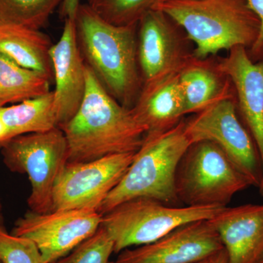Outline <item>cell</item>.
Here are the masks:
<instances>
[{
  "instance_id": "8",
  "label": "cell",
  "mask_w": 263,
  "mask_h": 263,
  "mask_svg": "<svg viewBox=\"0 0 263 263\" xmlns=\"http://www.w3.org/2000/svg\"><path fill=\"white\" fill-rule=\"evenodd\" d=\"M185 133L191 144L214 143L252 186L259 188L263 177L262 160L254 138L240 120L235 98L221 100L185 120Z\"/></svg>"
},
{
  "instance_id": "21",
  "label": "cell",
  "mask_w": 263,
  "mask_h": 263,
  "mask_svg": "<svg viewBox=\"0 0 263 263\" xmlns=\"http://www.w3.org/2000/svg\"><path fill=\"white\" fill-rule=\"evenodd\" d=\"M63 0H0V26L41 30Z\"/></svg>"
},
{
  "instance_id": "26",
  "label": "cell",
  "mask_w": 263,
  "mask_h": 263,
  "mask_svg": "<svg viewBox=\"0 0 263 263\" xmlns=\"http://www.w3.org/2000/svg\"><path fill=\"white\" fill-rule=\"evenodd\" d=\"M62 13L65 18L75 20L77 10L80 6V0H63L62 1Z\"/></svg>"
},
{
  "instance_id": "32",
  "label": "cell",
  "mask_w": 263,
  "mask_h": 263,
  "mask_svg": "<svg viewBox=\"0 0 263 263\" xmlns=\"http://www.w3.org/2000/svg\"><path fill=\"white\" fill-rule=\"evenodd\" d=\"M0 263H2L1 262H0Z\"/></svg>"
},
{
  "instance_id": "5",
  "label": "cell",
  "mask_w": 263,
  "mask_h": 263,
  "mask_svg": "<svg viewBox=\"0 0 263 263\" xmlns=\"http://www.w3.org/2000/svg\"><path fill=\"white\" fill-rule=\"evenodd\" d=\"M224 207L171 205L147 197L123 202L103 214L101 226L111 238L114 253L148 245L193 221L207 220Z\"/></svg>"
},
{
  "instance_id": "9",
  "label": "cell",
  "mask_w": 263,
  "mask_h": 263,
  "mask_svg": "<svg viewBox=\"0 0 263 263\" xmlns=\"http://www.w3.org/2000/svg\"><path fill=\"white\" fill-rule=\"evenodd\" d=\"M136 153L117 154L81 163H67L53 192V211L100 209L120 182Z\"/></svg>"
},
{
  "instance_id": "23",
  "label": "cell",
  "mask_w": 263,
  "mask_h": 263,
  "mask_svg": "<svg viewBox=\"0 0 263 263\" xmlns=\"http://www.w3.org/2000/svg\"><path fill=\"white\" fill-rule=\"evenodd\" d=\"M114 253L113 240L101 226L94 235L70 253L51 263H110Z\"/></svg>"
},
{
  "instance_id": "24",
  "label": "cell",
  "mask_w": 263,
  "mask_h": 263,
  "mask_svg": "<svg viewBox=\"0 0 263 263\" xmlns=\"http://www.w3.org/2000/svg\"><path fill=\"white\" fill-rule=\"evenodd\" d=\"M0 262L45 263L34 242L9 233L6 228H0Z\"/></svg>"
},
{
  "instance_id": "27",
  "label": "cell",
  "mask_w": 263,
  "mask_h": 263,
  "mask_svg": "<svg viewBox=\"0 0 263 263\" xmlns=\"http://www.w3.org/2000/svg\"><path fill=\"white\" fill-rule=\"evenodd\" d=\"M7 136H8V129H7L4 121L0 117V148L4 143H6Z\"/></svg>"
},
{
  "instance_id": "20",
  "label": "cell",
  "mask_w": 263,
  "mask_h": 263,
  "mask_svg": "<svg viewBox=\"0 0 263 263\" xmlns=\"http://www.w3.org/2000/svg\"><path fill=\"white\" fill-rule=\"evenodd\" d=\"M51 79L0 53V107L47 94Z\"/></svg>"
},
{
  "instance_id": "31",
  "label": "cell",
  "mask_w": 263,
  "mask_h": 263,
  "mask_svg": "<svg viewBox=\"0 0 263 263\" xmlns=\"http://www.w3.org/2000/svg\"><path fill=\"white\" fill-rule=\"evenodd\" d=\"M258 263H263V254L261 256L260 259H259Z\"/></svg>"
},
{
  "instance_id": "10",
  "label": "cell",
  "mask_w": 263,
  "mask_h": 263,
  "mask_svg": "<svg viewBox=\"0 0 263 263\" xmlns=\"http://www.w3.org/2000/svg\"><path fill=\"white\" fill-rule=\"evenodd\" d=\"M103 214L94 209H69L38 214L29 211L15 221L13 235L32 240L45 263L55 262L95 234Z\"/></svg>"
},
{
  "instance_id": "13",
  "label": "cell",
  "mask_w": 263,
  "mask_h": 263,
  "mask_svg": "<svg viewBox=\"0 0 263 263\" xmlns=\"http://www.w3.org/2000/svg\"><path fill=\"white\" fill-rule=\"evenodd\" d=\"M218 65L233 83L238 115L255 141L263 169V60L253 62L247 48L236 46ZM259 189L263 195V177Z\"/></svg>"
},
{
  "instance_id": "3",
  "label": "cell",
  "mask_w": 263,
  "mask_h": 263,
  "mask_svg": "<svg viewBox=\"0 0 263 263\" xmlns=\"http://www.w3.org/2000/svg\"><path fill=\"white\" fill-rule=\"evenodd\" d=\"M155 9L183 29L198 59L236 46L250 49L260 32V21L246 0H164Z\"/></svg>"
},
{
  "instance_id": "29",
  "label": "cell",
  "mask_w": 263,
  "mask_h": 263,
  "mask_svg": "<svg viewBox=\"0 0 263 263\" xmlns=\"http://www.w3.org/2000/svg\"><path fill=\"white\" fill-rule=\"evenodd\" d=\"M0 228H6L5 226L4 215H3V203L0 196Z\"/></svg>"
},
{
  "instance_id": "1",
  "label": "cell",
  "mask_w": 263,
  "mask_h": 263,
  "mask_svg": "<svg viewBox=\"0 0 263 263\" xmlns=\"http://www.w3.org/2000/svg\"><path fill=\"white\" fill-rule=\"evenodd\" d=\"M86 91L73 117L60 127L67 143V163H81L117 154L136 153L146 129L133 110L105 91L86 67Z\"/></svg>"
},
{
  "instance_id": "28",
  "label": "cell",
  "mask_w": 263,
  "mask_h": 263,
  "mask_svg": "<svg viewBox=\"0 0 263 263\" xmlns=\"http://www.w3.org/2000/svg\"><path fill=\"white\" fill-rule=\"evenodd\" d=\"M214 263H228V256L224 249L216 254Z\"/></svg>"
},
{
  "instance_id": "25",
  "label": "cell",
  "mask_w": 263,
  "mask_h": 263,
  "mask_svg": "<svg viewBox=\"0 0 263 263\" xmlns=\"http://www.w3.org/2000/svg\"><path fill=\"white\" fill-rule=\"evenodd\" d=\"M249 8L260 21V32L258 39L250 49L247 50L249 57L253 62L263 60V0H246Z\"/></svg>"
},
{
  "instance_id": "14",
  "label": "cell",
  "mask_w": 263,
  "mask_h": 263,
  "mask_svg": "<svg viewBox=\"0 0 263 263\" xmlns=\"http://www.w3.org/2000/svg\"><path fill=\"white\" fill-rule=\"evenodd\" d=\"M55 81L54 107L59 127L70 120L79 110L86 91V66L81 57L75 22L65 18L58 42L50 49Z\"/></svg>"
},
{
  "instance_id": "30",
  "label": "cell",
  "mask_w": 263,
  "mask_h": 263,
  "mask_svg": "<svg viewBox=\"0 0 263 263\" xmlns=\"http://www.w3.org/2000/svg\"><path fill=\"white\" fill-rule=\"evenodd\" d=\"M215 257L216 255L214 256V257H209V258L204 259V260L200 261V262L197 263H214V259H215Z\"/></svg>"
},
{
  "instance_id": "18",
  "label": "cell",
  "mask_w": 263,
  "mask_h": 263,
  "mask_svg": "<svg viewBox=\"0 0 263 263\" xmlns=\"http://www.w3.org/2000/svg\"><path fill=\"white\" fill-rule=\"evenodd\" d=\"M49 37L41 30L15 25L0 26V53L24 68L53 79Z\"/></svg>"
},
{
  "instance_id": "7",
  "label": "cell",
  "mask_w": 263,
  "mask_h": 263,
  "mask_svg": "<svg viewBox=\"0 0 263 263\" xmlns=\"http://www.w3.org/2000/svg\"><path fill=\"white\" fill-rule=\"evenodd\" d=\"M3 162L12 172L25 174L31 183L27 200L30 211L53 212V192L67 163V143L63 131L56 127L43 133L12 138L1 147Z\"/></svg>"
},
{
  "instance_id": "6",
  "label": "cell",
  "mask_w": 263,
  "mask_h": 263,
  "mask_svg": "<svg viewBox=\"0 0 263 263\" xmlns=\"http://www.w3.org/2000/svg\"><path fill=\"white\" fill-rule=\"evenodd\" d=\"M250 186L226 154L210 141L190 145L175 179L180 203L187 206L227 207L235 194Z\"/></svg>"
},
{
  "instance_id": "11",
  "label": "cell",
  "mask_w": 263,
  "mask_h": 263,
  "mask_svg": "<svg viewBox=\"0 0 263 263\" xmlns=\"http://www.w3.org/2000/svg\"><path fill=\"white\" fill-rule=\"evenodd\" d=\"M183 29L164 12L152 10L138 23V61L143 84L176 75L194 57Z\"/></svg>"
},
{
  "instance_id": "19",
  "label": "cell",
  "mask_w": 263,
  "mask_h": 263,
  "mask_svg": "<svg viewBox=\"0 0 263 263\" xmlns=\"http://www.w3.org/2000/svg\"><path fill=\"white\" fill-rule=\"evenodd\" d=\"M0 117L8 129L6 142L22 135L59 127L53 91L10 106L0 107Z\"/></svg>"
},
{
  "instance_id": "22",
  "label": "cell",
  "mask_w": 263,
  "mask_h": 263,
  "mask_svg": "<svg viewBox=\"0 0 263 263\" xmlns=\"http://www.w3.org/2000/svg\"><path fill=\"white\" fill-rule=\"evenodd\" d=\"M164 0H87L99 16L117 26L137 24L142 17Z\"/></svg>"
},
{
  "instance_id": "12",
  "label": "cell",
  "mask_w": 263,
  "mask_h": 263,
  "mask_svg": "<svg viewBox=\"0 0 263 263\" xmlns=\"http://www.w3.org/2000/svg\"><path fill=\"white\" fill-rule=\"evenodd\" d=\"M223 249L219 234L207 219L183 224L148 245L124 249L110 263H197Z\"/></svg>"
},
{
  "instance_id": "17",
  "label": "cell",
  "mask_w": 263,
  "mask_h": 263,
  "mask_svg": "<svg viewBox=\"0 0 263 263\" xmlns=\"http://www.w3.org/2000/svg\"><path fill=\"white\" fill-rule=\"evenodd\" d=\"M186 114H197L221 100L235 98L233 83L212 57L195 56L179 72Z\"/></svg>"
},
{
  "instance_id": "16",
  "label": "cell",
  "mask_w": 263,
  "mask_h": 263,
  "mask_svg": "<svg viewBox=\"0 0 263 263\" xmlns=\"http://www.w3.org/2000/svg\"><path fill=\"white\" fill-rule=\"evenodd\" d=\"M132 110L146 128V136L161 134L177 126L186 116L179 74L143 84Z\"/></svg>"
},
{
  "instance_id": "15",
  "label": "cell",
  "mask_w": 263,
  "mask_h": 263,
  "mask_svg": "<svg viewBox=\"0 0 263 263\" xmlns=\"http://www.w3.org/2000/svg\"><path fill=\"white\" fill-rule=\"evenodd\" d=\"M209 220L219 235L228 263H258L263 254V204L224 207Z\"/></svg>"
},
{
  "instance_id": "4",
  "label": "cell",
  "mask_w": 263,
  "mask_h": 263,
  "mask_svg": "<svg viewBox=\"0 0 263 263\" xmlns=\"http://www.w3.org/2000/svg\"><path fill=\"white\" fill-rule=\"evenodd\" d=\"M190 145L185 133L184 119L165 133L145 136L127 173L98 212L105 214L119 204L138 197L182 205L176 195L175 179L180 160Z\"/></svg>"
},
{
  "instance_id": "2",
  "label": "cell",
  "mask_w": 263,
  "mask_h": 263,
  "mask_svg": "<svg viewBox=\"0 0 263 263\" xmlns=\"http://www.w3.org/2000/svg\"><path fill=\"white\" fill-rule=\"evenodd\" d=\"M76 38L85 65L112 98L133 108L143 82L138 61V24L114 25L80 5Z\"/></svg>"
}]
</instances>
